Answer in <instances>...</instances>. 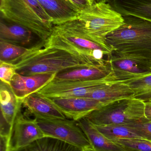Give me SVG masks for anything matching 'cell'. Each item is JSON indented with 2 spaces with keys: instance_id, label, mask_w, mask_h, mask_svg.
Instances as JSON below:
<instances>
[{
  "instance_id": "obj_1",
  "label": "cell",
  "mask_w": 151,
  "mask_h": 151,
  "mask_svg": "<svg viewBox=\"0 0 151 151\" xmlns=\"http://www.w3.org/2000/svg\"><path fill=\"white\" fill-rule=\"evenodd\" d=\"M123 16L124 24L106 36V45L113 52L151 62V21Z\"/></svg>"
},
{
  "instance_id": "obj_2",
  "label": "cell",
  "mask_w": 151,
  "mask_h": 151,
  "mask_svg": "<svg viewBox=\"0 0 151 151\" xmlns=\"http://www.w3.org/2000/svg\"><path fill=\"white\" fill-rule=\"evenodd\" d=\"M1 17L28 28L46 42L54 24L37 0H1Z\"/></svg>"
},
{
  "instance_id": "obj_3",
  "label": "cell",
  "mask_w": 151,
  "mask_h": 151,
  "mask_svg": "<svg viewBox=\"0 0 151 151\" xmlns=\"http://www.w3.org/2000/svg\"><path fill=\"white\" fill-rule=\"evenodd\" d=\"M14 65L17 73L25 76L57 73L72 68L91 66L67 51L45 46Z\"/></svg>"
},
{
  "instance_id": "obj_4",
  "label": "cell",
  "mask_w": 151,
  "mask_h": 151,
  "mask_svg": "<svg viewBox=\"0 0 151 151\" xmlns=\"http://www.w3.org/2000/svg\"><path fill=\"white\" fill-rule=\"evenodd\" d=\"M77 19L94 41L105 46L106 36L124 23L123 16L105 0L80 12Z\"/></svg>"
},
{
  "instance_id": "obj_5",
  "label": "cell",
  "mask_w": 151,
  "mask_h": 151,
  "mask_svg": "<svg viewBox=\"0 0 151 151\" xmlns=\"http://www.w3.org/2000/svg\"><path fill=\"white\" fill-rule=\"evenodd\" d=\"M145 103L135 98L105 105L86 117L95 126L128 125L145 118Z\"/></svg>"
},
{
  "instance_id": "obj_6",
  "label": "cell",
  "mask_w": 151,
  "mask_h": 151,
  "mask_svg": "<svg viewBox=\"0 0 151 151\" xmlns=\"http://www.w3.org/2000/svg\"><path fill=\"white\" fill-rule=\"evenodd\" d=\"M52 34L72 45L86 56L96 60H104V57L109 56L112 52L108 46L94 41L77 19L54 25Z\"/></svg>"
},
{
  "instance_id": "obj_7",
  "label": "cell",
  "mask_w": 151,
  "mask_h": 151,
  "mask_svg": "<svg viewBox=\"0 0 151 151\" xmlns=\"http://www.w3.org/2000/svg\"><path fill=\"white\" fill-rule=\"evenodd\" d=\"M36 119L45 136L60 140L83 150L92 149L77 121L66 118Z\"/></svg>"
},
{
  "instance_id": "obj_8",
  "label": "cell",
  "mask_w": 151,
  "mask_h": 151,
  "mask_svg": "<svg viewBox=\"0 0 151 151\" xmlns=\"http://www.w3.org/2000/svg\"><path fill=\"white\" fill-rule=\"evenodd\" d=\"M115 82L112 73L105 78L91 81L54 79L37 93L45 97L85 98L102 85Z\"/></svg>"
},
{
  "instance_id": "obj_9",
  "label": "cell",
  "mask_w": 151,
  "mask_h": 151,
  "mask_svg": "<svg viewBox=\"0 0 151 151\" xmlns=\"http://www.w3.org/2000/svg\"><path fill=\"white\" fill-rule=\"evenodd\" d=\"M116 82L136 78L151 72V62L114 52L107 59Z\"/></svg>"
},
{
  "instance_id": "obj_10",
  "label": "cell",
  "mask_w": 151,
  "mask_h": 151,
  "mask_svg": "<svg viewBox=\"0 0 151 151\" xmlns=\"http://www.w3.org/2000/svg\"><path fill=\"white\" fill-rule=\"evenodd\" d=\"M66 118L78 121L103 106V103L85 97H45Z\"/></svg>"
},
{
  "instance_id": "obj_11",
  "label": "cell",
  "mask_w": 151,
  "mask_h": 151,
  "mask_svg": "<svg viewBox=\"0 0 151 151\" xmlns=\"http://www.w3.org/2000/svg\"><path fill=\"white\" fill-rule=\"evenodd\" d=\"M45 136L36 119L25 117L19 112L15 120L12 135V149L23 148Z\"/></svg>"
},
{
  "instance_id": "obj_12",
  "label": "cell",
  "mask_w": 151,
  "mask_h": 151,
  "mask_svg": "<svg viewBox=\"0 0 151 151\" xmlns=\"http://www.w3.org/2000/svg\"><path fill=\"white\" fill-rule=\"evenodd\" d=\"M56 74L25 76L16 73L11 82L10 88L17 99L23 103L28 96L40 91L53 81Z\"/></svg>"
},
{
  "instance_id": "obj_13",
  "label": "cell",
  "mask_w": 151,
  "mask_h": 151,
  "mask_svg": "<svg viewBox=\"0 0 151 151\" xmlns=\"http://www.w3.org/2000/svg\"><path fill=\"white\" fill-rule=\"evenodd\" d=\"M54 25L77 19L79 11L68 0H37Z\"/></svg>"
},
{
  "instance_id": "obj_14",
  "label": "cell",
  "mask_w": 151,
  "mask_h": 151,
  "mask_svg": "<svg viewBox=\"0 0 151 151\" xmlns=\"http://www.w3.org/2000/svg\"><path fill=\"white\" fill-rule=\"evenodd\" d=\"M134 96V91L127 84L122 82H115L102 85L85 98L97 100L105 105L118 100L133 98Z\"/></svg>"
},
{
  "instance_id": "obj_15",
  "label": "cell",
  "mask_w": 151,
  "mask_h": 151,
  "mask_svg": "<svg viewBox=\"0 0 151 151\" xmlns=\"http://www.w3.org/2000/svg\"><path fill=\"white\" fill-rule=\"evenodd\" d=\"M22 105L37 119H64L65 115L46 98L36 93L25 99Z\"/></svg>"
},
{
  "instance_id": "obj_16",
  "label": "cell",
  "mask_w": 151,
  "mask_h": 151,
  "mask_svg": "<svg viewBox=\"0 0 151 151\" xmlns=\"http://www.w3.org/2000/svg\"><path fill=\"white\" fill-rule=\"evenodd\" d=\"M35 37H38L28 28L1 17L0 40L24 47L30 45Z\"/></svg>"
},
{
  "instance_id": "obj_17",
  "label": "cell",
  "mask_w": 151,
  "mask_h": 151,
  "mask_svg": "<svg viewBox=\"0 0 151 151\" xmlns=\"http://www.w3.org/2000/svg\"><path fill=\"white\" fill-rule=\"evenodd\" d=\"M111 74V67L106 59L104 65L72 68L57 73L55 80L91 81L105 78Z\"/></svg>"
},
{
  "instance_id": "obj_18",
  "label": "cell",
  "mask_w": 151,
  "mask_h": 151,
  "mask_svg": "<svg viewBox=\"0 0 151 151\" xmlns=\"http://www.w3.org/2000/svg\"><path fill=\"white\" fill-rule=\"evenodd\" d=\"M77 122L95 151H126L120 146L108 139L98 130L86 117Z\"/></svg>"
},
{
  "instance_id": "obj_19",
  "label": "cell",
  "mask_w": 151,
  "mask_h": 151,
  "mask_svg": "<svg viewBox=\"0 0 151 151\" xmlns=\"http://www.w3.org/2000/svg\"><path fill=\"white\" fill-rule=\"evenodd\" d=\"M122 16H133L151 21V0H109Z\"/></svg>"
},
{
  "instance_id": "obj_20",
  "label": "cell",
  "mask_w": 151,
  "mask_h": 151,
  "mask_svg": "<svg viewBox=\"0 0 151 151\" xmlns=\"http://www.w3.org/2000/svg\"><path fill=\"white\" fill-rule=\"evenodd\" d=\"M0 102L1 115L9 124L14 127L17 115L21 110L22 102L17 99L10 86L1 81Z\"/></svg>"
},
{
  "instance_id": "obj_21",
  "label": "cell",
  "mask_w": 151,
  "mask_h": 151,
  "mask_svg": "<svg viewBox=\"0 0 151 151\" xmlns=\"http://www.w3.org/2000/svg\"><path fill=\"white\" fill-rule=\"evenodd\" d=\"M45 42L40 41L30 47L0 40V62L15 64L29 55L37 49L44 47Z\"/></svg>"
},
{
  "instance_id": "obj_22",
  "label": "cell",
  "mask_w": 151,
  "mask_h": 151,
  "mask_svg": "<svg viewBox=\"0 0 151 151\" xmlns=\"http://www.w3.org/2000/svg\"><path fill=\"white\" fill-rule=\"evenodd\" d=\"M11 151H83V150L60 140L44 137L23 148L12 149Z\"/></svg>"
},
{
  "instance_id": "obj_23",
  "label": "cell",
  "mask_w": 151,
  "mask_h": 151,
  "mask_svg": "<svg viewBox=\"0 0 151 151\" xmlns=\"http://www.w3.org/2000/svg\"><path fill=\"white\" fill-rule=\"evenodd\" d=\"M121 82L127 84L134 91V98L144 103H151V72L136 78Z\"/></svg>"
},
{
  "instance_id": "obj_24",
  "label": "cell",
  "mask_w": 151,
  "mask_h": 151,
  "mask_svg": "<svg viewBox=\"0 0 151 151\" xmlns=\"http://www.w3.org/2000/svg\"><path fill=\"white\" fill-rule=\"evenodd\" d=\"M96 127L104 135L113 142L119 139H142L126 125H110Z\"/></svg>"
},
{
  "instance_id": "obj_25",
  "label": "cell",
  "mask_w": 151,
  "mask_h": 151,
  "mask_svg": "<svg viewBox=\"0 0 151 151\" xmlns=\"http://www.w3.org/2000/svg\"><path fill=\"white\" fill-rule=\"evenodd\" d=\"M126 151H151V142L144 139H119L114 141Z\"/></svg>"
},
{
  "instance_id": "obj_26",
  "label": "cell",
  "mask_w": 151,
  "mask_h": 151,
  "mask_svg": "<svg viewBox=\"0 0 151 151\" xmlns=\"http://www.w3.org/2000/svg\"><path fill=\"white\" fill-rule=\"evenodd\" d=\"M142 139L151 142V121L144 118L136 122L126 125Z\"/></svg>"
},
{
  "instance_id": "obj_27",
  "label": "cell",
  "mask_w": 151,
  "mask_h": 151,
  "mask_svg": "<svg viewBox=\"0 0 151 151\" xmlns=\"http://www.w3.org/2000/svg\"><path fill=\"white\" fill-rule=\"evenodd\" d=\"M16 65L13 64L0 62L1 81L10 86L11 82L16 73Z\"/></svg>"
},
{
  "instance_id": "obj_28",
  "label": "cell",
  "mask_w": 151,
  "mask_h": 151,
  "mask_svg": "<svg viewBox=\"0 0 151 151\" xmlns=\"http://www.w3.org/2000/svg\"><path fill=\"white\" fill-rule=\"evenodd\" d=\"M13 132V127L9 124L1 114L0 136L12 137Z\"/></svg>"
},
{
  "instance_id": "obj_29",
  "label": "cell",
  "mask_w": 151,
  "mask_h": 151,
  "mask_svg": "<svg viewBox=\"0 0 151 151\" xmlns=\"http://www.w3.org/2000/svg\"><path fill=\"white\" fill-rule=\"evenodd\" d=\"M80 12L86 10L93 5L92 0H68Z\"/></svg>"
},
{
  "instance_id": "obj_30",
  "label": "cell",
  "mask_w": 151,
  "mask_h": 151,
  "mask_svg": "<svg viewBox=\"0 0 151 151\" xmlns=\"http://www.w3.org/2000/svg\"><path fill=\"white\" fill-rule=\"evenodd\" d=\"M12 137L0 136V151H11Z\"/></svg>"
},
{
  "instance_id": "obj_31",
  "label": "cell",
  "mask_w": 151,
  "mask_h": 151,
  "mask_svg": "<svg viewBox=\"0 0 151 151\" xmlns=\"http://www.w3.org/2000/svg\"><path fill=\"white\" fill-rule=\"evenodd\" d=\"M144 116L146 119L151 121V103H145Z\"/></svg>"
},
{
  "instance_id": "obj_32",
  "label": "cell",
  "mask_w": 151,
  "mask_h": 151,
  "mask_svg": "<svg viewBox=\"0 0 151 151\" xmlns=\"http://www.w3.org/2000/svg\"><path fill=\"white\" fill-rule=\"evenodd\" d=\"M83 151H95L93 150V149H87V150H83Z\"/></svg>"
},
{
  "instance_id": "obj_33",
  "label": "cell",
  "mask_w": 151,
  "mask_h": 151,
  "mask_svg": "<svg viewBox=\"0 0 151 151\" xmlns=\"http://www.w3.org/2000/svg\"><path fill=\"white\" fill-rule=\"evenodd\" d=\"M92 1H93L94 3L98 2H99V1H101V0H92Z\"/></svg>"
}]
</instances>
